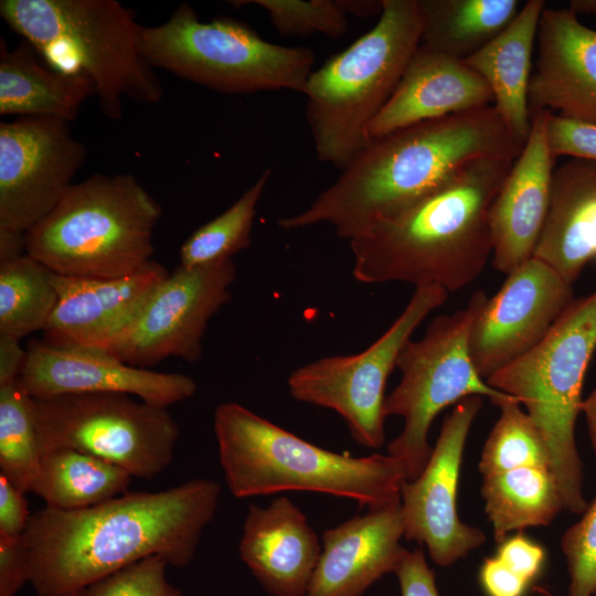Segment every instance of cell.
I'll return each instance as SVG.
<instances>
[{
  "label": "cell",
  "mask_w": 596,
  "mask_h": 596,
  "mask_svg": "<svg viewBox=\"0 0 596 596\" xmlns=\"http://www.w3.org/2000/svg\"><path fill=\"white\" fill-rule=\"evenodd\" d=\"M543 0H529L508 26L464 60L489 85L493 104L507 127L524 146L531 129L529 83Z\"/></svg>",
  "instance_id": "obj_25"
},
{
  "label": "cell",
  "mask_w": 596,
  "mask_h": 596,
  "mask_svg": "<svg viewBox=\"0 0 596 596\" xmlns=\"http://www.w3.org/2000/svg\"><path fill=\"white\" fill-rule=\"evenodd\" d=\"M547 137L554 157L596 161V125L571 120L549 114Z\"/></svg>",
  "instance_id": "obj_37"
},
{
  "label": "cell",
  "mask_w": 596,
  "mask_h": 596,
  "mask_svg": "<svg viewBox=\"0 0 596 596\" xmlns=\"http://www.w3.org/2000/svg\"><path fill=\"white\" fill-rule=\"evenodd\" d=\"M141 43L155 68L223 94L304 93L316 60L310 47L270 43L235 19L201 21L188 3L143 28Z\"/></svg>",
  "instance_id": "obj_9"
},
{
  "label": "cell",
  "mask_w": 596,
  "mask_h": 596,
  "mask_svg": "<svg viewBox=\"0 0 596 596\" xmlns=\"http://www.w3.org/2000/svg\"><path fill=\"white\" fill-rule=\"evenodd\" d=\"M26 254V234L0 230V263Z\"/></svg>",
  "instance_id": "obj_44"
},
{
  "label": "cell",
  "mask_w": 596,
  "mask_h": 596,
  "mask_svg": "<svg viewBox=\"0 0 596 596\" xmlns=\"http://www.w3.org/2000/svg\"><path fill=\"white\" fill-rule=\"evenodd\" d=\"M482 396L459 401L444 418L440 434L421 475L401 489L404 538L424 544L436 565L449 566L480 547L485 533L460 521L457 489L462 453Z\"/></svg>",
  "instance_id": "obj_15"
},
{
  "label": "cell",
  "mask_w": 596,
  "mask_h": 596,
  "mask_svg": "<svg viewBox=\"0 0 596 596\" xmlns=\"http://www.w3.org/2000/svg\"><path fill=\"white\" fill-rule=\"evenodd\" d=\"M401 503L371 509L328 529L321 554L305 596H362L406 552Z\"/></svg>",
  "instance_id": "obj_21"
},
{
  "label": "cell",
  "mask_w": 596,
  "mask_h": 596,
  "mask_svg": "<svg viewBox=\"0 0 596 596\" xmlns=\"http://www.w3.org/2000/svg\"><path fill=\"white\" fill-rule=\"evenodd\" d=\"M492 104L489 85L464 61L419 44L392 96L369 125L366 139Z\"/></svg>",
  "instance_id": "obj_23"
},
{
  "label": "cell",
  "mask_w": 596,
  "mask_h": 596,
  "mask_svg": "<svg viewBox=\"0 0 596 596\" xmlns=\"http://www.w3.org/2000/svg\"><path fill=\"white\" fill-rule=\"evenodd\" d=\"M41 456L33 398L20 377L0 385V475L22 492H30Z\"/></svg>",
  "instance_id": "obj_32"
},
{
  "label": "cell",
  "mask_w": 596,
  "mask_h": 596,
  "mask_svg": "<svg viewBox=\"0 0 596 596\" xmlns=\"http://www.w3.org/2000/svg\"><path fill=\"white\" fill-rule=\"evenodd\" d=\"M168 566L163 556L151 555L92 583L76 596H184L168 581Z\"/></svg>",
  "instance_id": "obj_35"
},
{
  "label": "cell",
  "mask_w": 596,
  "mask_h": 596,
  "mask_svg": "<svg viewBox=\"0 0 596 596\" xmlns=\"http://www.w3.org/2000/svg\"><path fill=\"white\" fill-rule=\"evenodd\" d=\"M272 173L264 170L228 209L188 237L180 248V267L190 269L231 259L252 245L257 204Z\"/></svg>",
  "instance_id": "obj_31"
},
{
  "label": "cell",
  "mask_w": 596,
  "mask_h": 596,
  "mask_svg": "<svg viewBox=\"0 0 596 596\" xmlns=\"http://www.w3.org/2000/svg\"><path fill=\"white\" fill-rule=\"evenodd\" d=\"M417 0H383L376 24L312 71L304 95L317 158L343 169L421 44Z\"/></svg>",
  "instance_id": "obj_6"
},
{
  "label": "cell",
  "mask_w": 596,
  "mask_h": 596,
  "mask_svg": "<svg viewBox=\"0 0 596 596\" xmlns=\"http://www.w3.org/2000/svg\"><path fill=\"white\" fill-rule=\"evenodd\" d=\"M568 9L577 17L579 13L596 15V0H572L570 1Z\"/></svg>",
  "instance_id": "obj_47"
},
{
  "label": "cell",
  "mask_w": 596,
  "mask_h": 596,
  "mask_svg": "<svg viewBox=\"0 0 596 596\" xmlns=\"http://www.w3.org/2000/svg\"><path fill=\"white\" fill-rule=\"evenodd\" d=\"M479 581L487 596H523L530 586L497 556L483 561Z\"/></svg>",
  "instance_id": "obj_42"
},
{
  "label": "cell",
  "mask_w": 596,
  "mask_h": 596,
  "mask_svg": "<svg viewBox=\"0 0 596 596\" xmlns=\"http://www.w3.org/2000/svg\"><path fill=\"white\" fill-rule=\"evenodd\" d=\"M240 557L273 596H305L321 554V543L302 511L287 497L267 507L249 504Z\"/></svg>",
  "instance_id": "obj_22"
},
{
  "label": "cell",
  "mask_w": 596,
  "mask_h": 596,
  "mask_svg": "<svg viewBox=\"0 0 596 596\" xmlns=\"http://www.w3.org/2000/svg\"><path fill=\"white\" fill-rule=\"evenodd\" d=\"M236 274L232 258L190 269L179 266L157 286L134 320L102 349L141 369L171 356L200 360L207 323L231 300Z\"/></svg>",
  "instance_id": "obj_13"
},
{
  "label": "cell",
  "mask_w": 596,
  "mask_h": 596,
  "mask_svg": "<svg viewBox=\"0 0 596 596\" xmlns=\"http://www.w3.org/2000/svg\"><path fill=\"white\" fill-rule=\"evenodd\" d=\"M481 494L498 543L511 531L549 525L564 509L556 481L546 467H521L485 476Z\"/></svg>",
  "instance_id": "obj_29"
},
{
  "label": "cell",
  "mask_w": 596,
  "mask_h": 596,
  "mask_svg": "<svg viewBox=\"0 0 596 596\" xmlns=\"http://www.w3.org/2000/svg\"><path fill=\"white\" fill-rule=\"evenodd\" d=\"M579 411L585 414L590 444L596 457V387L582 401Z\"/></svg>",
  "instance_id": "obj_46"
},
{
  "label": "cell",
  "mask_w": 596,
  "mask_h": 596,
  "mask_svg": "<svg viewBox=\"0 0 596 596\" xmlns=\"http://www.w3.org/2000/svg\"><path fill=\"white\" fill-rule=\"evenodd\" d=\"M347 14L369 18L381 14L383 10V0H338Z\"/></svg>",
  "instance_id": "obj_45"
},
{
  "label": "cell",
  "mask_w": 596,
  "mask_h": 596,
  "mask_svg": "<svg viewBox=\"0 0 596 596\" xmlns=\"http://www.w3.org/2000/svg\"><path fill=\"white\" fill-rule=\"evenodd\" d=\"M230 3L235 7L247 3L260 7L283 35L320 33L336 40L348 30V14L338 0H242Z\"/></svg>",
  "instance_id": "obj_34"
},
{
  "label": "cell",
  "mask_w": 596,
  "mask_h": 596,
  "mask_svg": "<svg viewBox=\"0 0 596 596\" xmlns=\"http://www.w3.org/2000/svg\"><path fill=\"white\" fill-rule=\"evenodd\" d=\"M29 582V566L21 538H0V596H15Z\"/></svg>",
  "instance_id": "obj_40"
},
{
  "label": "cell",
  "mask_w": 596,
  "mask_h": 596,
  "mask_svg": "<svg viewBox=\"0 0 596 596\" xmlns=\"http://www.w3.org/2000/svg\"><path fill=\"white\" fill-rule=\"evenodd\" d=\"M488 298L478 289L464 309L435 317L424 336L409 340L397 359L401 380L385 396L383 414L404 419L402 432L387 445V454L403 462L407 481L425 468L433 449L429 428L445 407L472 395L487 396L497 406L513 397L491 387L470 356V331Z\"/></svg>",
  "instance_id": "obj_10"
},
{
  "label": "cell",
  "mask_w": 596,
  "mask_h": 596,
  "mask_svg": "<svg viewBox=\"0 0 596 596\" xmlns=\"http://www.w3.org/2000/svg\"><path fill=\"white\" fill-rule=\"evenodd\" d=\"M514 160L485 158L441 188L350 242L353 276L363 284L403 281L455 292L492 255L490 206Z\"/></svg>",
  "instance_id": "obj_3"
},
{
  "label": "cell",
  "mask_w": 596,
  "mask_h": 596,
  "mask_svg": "<svg viewBox=\"0 0 596 596\" xmlns=\"http://www.w3.org/2000/svg\"><path fill=\"white\" fill-rule=\"evenodd\" d=\"M213 424L224 479L236 498L297 490L352 499L369 510L401 503L407 473L389 454L333 453L234 402L217 405Z\"/></svg>",
  "instance_id": "obj_4"
},
{
  "label": "cell",
  "mask_w": 596,
  "mask_h": 596,
  "mask_svg": "<svg viewBox=\"0 0 596 596\" xmlns=\"http://www.w3.org/2000/svg\"><path fill=\"white\" fill-rule=\"evenodd\" d=\"M573 301L572 285L544 262L532 257L511 270L470 331L478 374L487 381L534 349Z\"/></svg>",
  "instance_id": "obj_16"
},
{
  "label": "cell",
  "mask_w": 596,
  "mask_h": 596,
  "mask_svg": "<svg viewBox=\"0 0 596 596\" xmlns=\"http://www.w3.org/2000/svg\"><path fill=\"white\" fill-rule=\"evenodd\" d=\"M595 349L596 290L574 299L540 344L486 381L525 406L549 448L563 508L577 514L588 503L575 424Z\"/></svg>",
  "instance_id": "obj_8"
},
{
  "label": "cell",
  "mask_w": 596,
  "mask_h": 596,
  "mask_svg": "<svg viewBox=\"0 0 596 596\" xmlns=\"http://www.w3.org/2000/svg\"><path fill=\"white\" fill-rule=\"evenodd\" d=\"M0 15L46 64L88 77L107 118L121 119L124 99H162L161 82L142 51L143 26L120 2L1 0Z\"/></svg>",
  "instance_id": "obj_5"
},
{
  "label": "cell",
  "mask_w": 596,
  "mask_h": 596,
  "mask_svg": "<svg viewBox=\"0 0 596 596\" xmlns=\"http://www.w3.org/2000/svg\"><path fill=\"white\" fill-rule=\"evenodd\" d=\"M41 453L73 449L152 479L173 460L179 427L167 409L124 393L33 398Z\"/></svg>",
  "instance_id": "obj_11"
},
{
  "label": "cell",
  "mask_w": 596,
  "mask_h": 596,
  "mask_svg": "<svg viewBox=\"0 0 596 596\" xmlns=\"http://www.w3.org/2000/svg\"><path fill=\"white\" fill-rule=\"evenodd\" d=\"M500 416L492 427L481 453L482 476L496 475L521 467L551 469L549 448L532 418L512 397L500 405Z\"/></svg>",
  "instance_id": "obj_33"
},
{
  "label": "cell",
  "mask_w": 596,
  "mask_h": 596,
  "mask_svg": "<svg viewBox=\"0 0 596 596\" xmlns=\"http://www.w3.org/2000/svg\"><path fill=\"white\" fill-rule=\"evenodd\" d=\"M39 56L26 40L12 50L1 40L0 115L75 120L84 103L96 95L92 81L55 70Z\"/></svg>",
  "instance_id": "obj_26"
},
{
  "label": "cell",
  "mask_w": 596,
  "mask_h": 596,
  "mask_svg": "<svg viewBox=\"0 0 596 596\" xmlns=\"http://www.w3.org/2000/svg\"><path fill=\"white\" fill-rule=\"evenodd\" d=\"M26 356L28 351L22 349L19 339L0 336V385L21 376Z\"/></svg>",
  "instance_id": "obj_43"
},
{
  "label": "cell",
  "mask_w": 596,
  "mask_h": 596,
  "mask_svg": "<svg viewBox=\"0 0 596 596\" xmlns=\"http://www.w3.org/2000/svg\"><path fill=\"white\" fill-rule=\"evenodd\" d=\"M20 381L32 398L70 393H124L168 407L196 392L185 374L129 365L100 348L57 347L43 340L28 343Z\"/></svg>",
  "instance_id": "obj_17"
},
{
  "label": "cell",
  "mask_w": 596,
  "mask_h": 596,
  "mask_svg": "<svg viewBox=\"0 0 596 596\" xmlns=\"http://www.w3.org/2000/svg\"><path fill=\"white\" fill-rule=\"evenodd\" d=\"M52 275L28 254L0 263V336L21 340L45 329L58 301Z\"/></svg>",
  "instance_id": "obj_30"
},
{
  "label": "cell",
  "mask_w": 596,
  "mask_h": 596,
  "mask_svg": "<svg viewBox=\"0 0 596 596\" xmlns=\"http://www.w3.org/2000/svg\"><path fill=\"white\" fill-rule=\"evenodd\" d=\"M131 478L125 469L93 455L57 449L42 454L30 492L49 508L81 510L127 492Z\"/></svg>",
  "instance_id": "obj_28"
},
{
  "label": "cell",
  "mask_w": 596,
  "mask_h": 596,
  "mask_svg": "<svg viewBox=\"0 0 596 596\" xmlns=\"http://www.w3.org/2000/svg\"><path fill=\"white\" fill-rule=\"evenodd\" d=\"M161 212L132 174L95 173L26 233V254L63 276L124 277L151 260Z\"/></svg>",
  "instance_id": "obj_7"
},
{
  "label": "cell",
  "mask_w": 596,
  "mask_h": 596,
  "mask_svg": "<svg viewBox=\"0 0 596 596\" xmlns=\"http://www.w3.org/2000/svg\"><path fill=\"white\" fill-rule=\"evenodd\" d=\"M496 556L531 584L542 570L545 553L538 543L519 533L499 543Z\"/></svg>",
  "instance_id": "obj_38"
},
{
  "label": "cell",
  "mask_w": 596,
  "mask_h": 596,
  "mask_svg": "<svg viewBox=\"0 0 596 596\" xmlns=\"http://www.w3.org/2000/svg\"><path fill=\"white\" fill-rule=\"evenodd\" d=\"M529 83L530 114L546 110L596 125V30L566 9L545 8Z\"/></svg>",
  "instance_id": "obj_20"
},
{
  "label": "cell",
  "mask_w": 596,
  "mask_h": 596,
  "mask_svg": "<svg viewBox=\"0 0 596 596\" xmlns=\"http://www.w3.org/2000/svg\"><path fill=\"white\" fill-rule=\"evenodd\" d=\"M24 492L0 475V538H21L31 513Z\"/></svg>",
  "instance_id": "obj_41"
},
{
  "label": "cell",
  "mask_w": 596,
  "mask_h": 596,
  "mask_svg": "<svg viewBox=\"0 0 596 596\" xmlns=\"http://www.w3.org/2000/svg\"><path fill=\"white\" fill-rule=\"evenodd\" d=\"M549 114L531 113L529 137L490 206L492 266L507 275L533 257L546 219L555 168Z\"/></svg>",
  "instance_id": "obj_19"
},
{
  "label": "cell",
  "mask_w": 596,
  "mask_h": 596,
  "mask_svg": "<svg viewBox=\"0 0 596 596\" xmlns=\"http://www.w3.org/2000/svg\"><path fill=\"white\" fill-rule=\"evenodd\" d=\"M566 558L568 596H593L596 593V497L561 542Z\"/></svg>",
  "instance_id": "obj_36"
},
{
  "label": "cell",
  "mask_w": 596,
  "mask_h": 596,
  "mask_svg": "<svg viewBox=\"0 0 596 596\" xmlns=\"http://www.w3.org/2000/svg\"><path fill=\"white\" fill-rule=\"evenodd\" d=\"M533 257L571 285L596 258V161L573 158L554 168L549 210Z\"/></svg>",
  "instance_id": "obj_24"
},
{
  "label": "cell",
  "mask_w": 596,
  "mask_h": 596,
  "mask_svg": "<svg viewBox=\"0 0 596 596\" xmlns=\"http://www.w3.org/2000/svg\"><path fill=\"white\" fill-rule=\"evenodd\" d=\"M449 292L436 285L416 287L391 327L364 351L324 356L296 369L288 377L290 395L337 412L355 443L379 448L385 439L383 406L387 379L413 332Z\"/></svg>",
  "instance_id": "obj_12"
},
{
  "label": "cell",
  "mask_w": 596,
  "mask_h": 596,
  "mask_svg": "<svg viewBox=\"0 0 596 596\" xmlns=\"http://www.w3.org/2000/svg\"><path fill=\"white\" fill-rule=\"evenodd\" d=\"M421 44L464 61L502 32L518 0H417Z\"/></svg>",
  "instance_id": "obj_27"
},
{
  "label": "cell",
  "mask_w": 596,
  "mask_h": 596,
  "mask_svg": "<svg viewBox=\"0 0 596 596\" xmlns=\"http://www.w3.org/2000/svg\"><path fill=\"white\" fill-rule=\"evenodd\" d=\"M221 486L195 478L156 492H125L81 510L45 507L21 536L38 596H76L92 583L151 555L184 567L213 520Z\"/></svg>",
  "instance_id": "obj_1"
},
{
  "label": "cell",
  "mask_w": 596,
  "mask_h": 596,
  "mask_svg": "<svg viewBox=\"0 0 596 596\" xmlns=\"http://www.w3.org/2000/svg\"><path fill=\"white\" fill-rule=\"evenodd\" d=\"M394 574L398 579L402 596H439L434 572L421 549L407 551Z\"/></svg>",
  "instance_id": "obj_39"
},
{
  "label": "cell",
  "mask_w": 596,
  "mask_h": 596,
  "mask_svg": "<svg viewBox=\"0 0 596 596\" xmlns=\"http://www.w3.org/2000/svg\"><path fill=\"white\" fill-rule=\"evenodd\" d=\"M87 157L70 123L21 117L0 124V230L26 234L64 198Z\"/></svg>",
  "instance_id": "obj_14"
},
{
  "label": "cell",
  "mask_w": 596,
  "mask_h": 596,
  "mask_svg": "<svg viewBox=\"0 0 596 596\" xmlns=\"http://www.w3.org/2000/svg\"><path fill=\"white\" fill-rule=\"evenodd\" d=\"M523 145L490 105L422 121L370 139L337 180L302 212L281 217L290 231L326 223L349 242L435 192L469 163L515 160Z\"/></svg>",
  "instance_id": "obj_2"
},
{
  "label": "cell",
  "mask_w": 596,
  "mask_h": 596,
  "mask_svg": "<svg viewBox=\"0 0 596 596\" xmlns=\"http://www.w3.org/2000/svg\"><path fill=\"white\" fill-rule=\"evenodd\" d=\"M168 276L167 268L152 259L138 272L117 278L53 273L58 301L42 340L57 347H106L134 320Z\"/></svg>",
  "instance_id": "obj_18"
}]
</instances>
